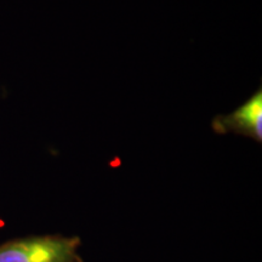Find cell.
<instances>
[{
	"label": "cell",
	"instance_id": "1",
	"mask_svg": "<svg viewBox=\"0 0 262 262\" xmlns=\"http://www.w3.org/2000/svg\"><path fill=\"white\" fill-rule=\"evenodd\" d=\"M78 237L41 235L0 245V262H83Z\"/></svg>",
	"mask_w": 262,
	"mask_h": 262
},
{
	"label": "cell",
	"instance_id": "2",
	"mask_svg": "<svg viewBox=\"0 0 262 262\" xmlns=\"http://www.w3.org/2000/svg\"><path fill=\"white\" fill-rule=\"evenodd\" d=\"M217 134L234 133L262 141V91L258 89L253 96L234 112L217 116L212 122Z\"/></svg>",
	"mask_w": 262,
	"mask_h": 262
}]
</instances>
